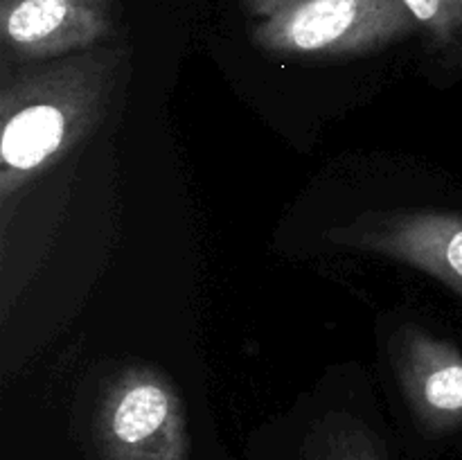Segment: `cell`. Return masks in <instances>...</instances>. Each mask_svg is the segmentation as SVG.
<instances>
[{
    "label": "cell",
    "mask_w": 462,
    "mask_h": 460,
    "mask_svg": "<svg viewBox=\"0 0 462 460\" xmlns=\"http://www.w3.org/2000/svg\"><path fill=\"white\" fill-rule=\"evenodd\" d=\"M125 48L97 45L61 59L3 66L0 197L61 158L102 117Z\"/></svg>",
    "instance_id": "cell-1"
},
{
    "label": "cell",
    "mask_w": 462,
    "mask_h": 460,
    "mask_svg": "<svg viewBox=\"0 0 462 460\" xmlns=\"http://www.w3.org/2000/svg\"><path fill=\"white\" fill-rule=\"evenodd\" d=\"M117 30V0H0L3 66L84 52L106 45Z\"/></svg>",
    "instance_id": "cell-4"
},
{
    "label": "cell",
    "mask_w": 462,
    "mask_h": 460,
    "mask_svg": "<svg viewBox=\"0 0 462 460\" xmlns=\"http://www.w3.org/2000/svg\"><path fill=\"white\" fill-rule=\"evenodd\" d=\"M393 363L415 422L429 436L462 427V354L451 343L404 325L391 343Z\"/></svg>",
    "instance_id": "cell-5"
},
{
    "label": "cell",
    "mask_w": 462,
    "mask_h": 460,
    "mask_svg": "<svg viewBox=\"0 0 462 460\" xmlns=\"http://www.w3.org/2000/svg\"><path fill=\"white\" fill-rule=\"evenodd\" d=\"M251 39L275 57H355L418 27L402 0H244Z\"/></svg>",
    "instance_id": "cell-2"
},
{
    "label": "cell",
    "mask_w": 462,
    "mask_h": 460,
    "mask_svg": "<svg viewBox=\"0 0 462 460\" xmlns=\"http://www.w3.org/2000/svg\"><path fill=\"white\" fill-rule=\"evenodd\" d=\"M289 460H393L386 442L361 419L332 413L307 428Z\"/></svg>",
    "instance_id": "cell-7"
},
{
    "label": "cell",
    "mask_w": 462,
    "mask_h": 460,
    "mask_svg": "<svg viewBox=\"0 0 462 460\" xmlns=\"http://www.w3.org/2000/svg\"><path fill=\"white\" fill-rule=\"evenodd\" d=\"M350 235L359 246L424 271L462 296V216L393 212Z\"/></svg>",
    "instance_id": "cell-6"
},
{
    "label": "cell",
    "mask_w": 462,
    "mask_h": 460,
    "mask_svg": "<svg viewBox=\"0 0 462 460\" xmlns=\"http://www.w3.org/2000/svg\"><path fill=\"white\" fill-rule=\"evenodd\" d=\"M402 3L438 48L456 43L462 36V0H402Z\"/></svg>",
    "instance_id": "cell-8"
},
{
    "label": "cell",
    "mask_w": 462,
    "mask_h": 460,
    "mask_svg": "<svg viewBox=\"0 0 462 460\" xmlns=\"http://www.w3.org/2000/svg\"><path fill=\"white\" fill-rule=\"evenodd\" d=\"M90 440L97 460H189L188 415L174 383L147 365L126 368L102 392Z\"/></svg>",
    "instance_id": "cell-3"
}]
</instances>
